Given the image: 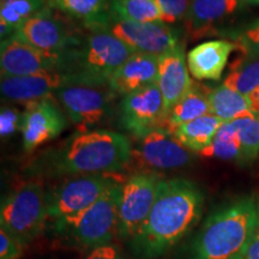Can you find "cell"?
<instances>
[{"instance_id": "cell-1", "label": "cell", "mask_w": 259, "mask_h": 259, "mask_svg": "<svg viewBox=\"0 0 259 259\" xmlns=\"http://www.w3.org/2000/svg\"><path fill=\"white\" fill-rule=\"evenodd\" d=\"M204 193L193 181L162 179L147 221L131 240L138 259H157L192 231L202 218Z\"/></svg>"}, {"instance_id": "cell-2", "label": "cell", "mask_w": 259, "mask_h": 259, "mask_svg": "<svg viewBox=\"0 0 259 259\" xmlns=\"http://www.w3.org/2000/svg\"><path fill=\"white\" fill-rule=\"evenodd\" d=\"M132 145L118 132L79 131L37 156L27 169L32 177L69 178L118 173L131 162Z\"/></svg>"}, {"instance_id": "cell-3", "label": "cell", "mask_w": 259, "mask_h": 259, "mask_svg": "<svg viewBox=\"0 0 259 259\" xmlns=\"http://www.w3.org/2000/svg\"><path fill=\"white\" fill-rule=\"evenodd\" d=\"M258 227V210L250 197L236 199L213 211L200 228L192 246V259L242 257Z\"/></svg>"}, {"instance_id": "cell-4", "label": "cell", "mask_w": 259, "mask_h": 259, "mask_svg": "<svg viewBox=\"0 0 259 259\" xmlns=\"http://www.w3.org/2000/svg\"><path fill=\"white\" fill-rule=\"evenodd\" d=\"M122 183L115 184L82 211L53 221L52 228L63 239L92 250L113 244L119 236V198Z\"/></svg>"}, {"instance_id": "cell-5", "label": "cell", "mask_w": 259, "mask_h": 259, "mask_svg": "<svg viewBox=\"0 0 259 259\" xmlns=\"http://www.w3.org/2000/svg\"><path fill=\"white\" fill-rule=\"evenodd\" d=\"M136 52L108 31H92L83 45L70 51L66 72L78 83L108 87L115 71Z\"/></svg>"}, {"instance_id": "cell-6", "label": "cell", "mask_w": 259, "mask_h": 259, "mask_svg": "<svg viewBox=\"0 0 259 259\" xmlns=\"http://www.w3.org/2000/svg\"><path fill=\"white\" fill-rule=\"evenodd\" d=\"M47 221V192L37 181L22 184L3 199L0 228L24 246L41 235Z\"/></svg>"}, {"instance_id": "cell-7", "label": "cell", "mask_w": 259, "mask_h": 259, "mask_svg": "<svg viewBox=\"0 0 259 259\" xmlns=\"http://www.w3.org/2000/svg\"><path fill=\"white\" fill-rule=\"evenodd\" d=\"M120 181L124 180L116 173L65 178L47 192L48 220L53 222L82 211Z\"/></svg>"}, {"instance_id": "cell-8", "label": "cell", "mask_w": 259, "mask_h": 259, "mask_svg": "<svg viewBox=\"0 0 259 259\" xmlns=\"http://www.w3.org/2000/svg\"><path fill=\"white\" fill-rule=\"evenodd\" d=\"M88 28L92 31H108L139 53L160 58L179 46V34L163 22L138 23L116 17L109 11L105 17L94 22Z\"/></svg>"}, {"instance_id": "cell-9", "label": "cell", "mask_w": 259, "mask_h": 259, "mask_svg": "<svg viewBox=\"0 0 259 259\" xmlns=\"http://www.w3.org/2000/svg\"><path fill=\"white\" fill-rule=\"evenodd\" d=\"M162 178L155 171H139L124 180L119 198V238L131 240L153 209Z\"/></svg>"}, {"instance_id": "cell-10", "label": "cell", "mask_w": 259, "mask_h": 259, "mask_svg": "<svg viewBox=\"0 0 259 259\" xmlns=\"http://www.w3.org/2000/svg\"><path fill=\"white\" fill-rule=\"evenodd\" d=\"M70 51H42L25 44L14 35L6 40H3L0 46L2 78L30 76V74L51 72V71L65 72L69 64Z\"/></svg>"}, {"instance_id": "cell-11", "label": "cell", "mask_w": 259, "mask_h": 259, "mask_svg": "<svg viewBox=\"0 0 259 259\" xmlns=\"http://www.w3.org/2000/svg\"><path fill=\"white\" fill-rule=\"evenodd\" d=\"M112 90L94 84H70L58 90L56 96L67 116L80 131H90L109 111Z\"/></svg>"}, {"instance_id": "cell-12", "label": "cell", "mask_w": 259, "mask_h": 259, "mask_svg": "<svg viewBox=\"0 0 259 259\" xmlns=\"http://www.w3.org/2000/svg\"><path fill=\"white\" fill-rule=\"evenodd\" d=\"M137 141V145L132 147L131 162L148 171L178 169L187 166L192 158L191 151L163 127L155 128Z\"/></svg>"}, {"instance_id": "cell-13", "label": "cell", "mask_w": 259, "mask_h": 259, "mask_svg": "<svg viewBox=\"0 0 259 259\" xmlns=\"http://www.w3.org/2000/svg\"><path fill=\"white\" fill-rule=\"evenodd\" d=\"M15 35L25 44L46 52H66L79 46L69 27L48 6L25 21Z\"/></svg>"}, {"instance_id": "cell-14", "label": "cell", "mask_w": 259, "mask_h": 259, "mask_svg": "<svg viewBox=\"0 0 259 259\" xmlns=\"http://www.w3.org/2000/svg\"><path fill=\"white\" fill-rule=\"evenodd\" d=\"M121 125L136 138H142L163 125V100L157 83L130 94L120 105Z\"/></svg>"}, {"instance_id": "cell-15", "label": "cell", "mask_w": 259, "mask_h": 259, "mask_svg": "<svg viewBox=\"0 0 259 259\" xmlns=\"http://www.w3.org/2000/svg\"><path fill=\"white\" fill-rule=\"evenodd\" d=\"M65 115L51 97L28 103L22 113L21 134L25 153H32L47 142L53 141L66 128Z\"/></svg>"}, {"instance_id": "cell-16", "label": "cell", "mask_w": 259, "mask_h": 259, "mask_svg": "<svg viewBox=\"0 0 259 259\" xmlns=\"http://www.w3.org/2000/svg\"><path fill=\"white\" fill-rule=\"evenodd\" d=\"M77 83L78 80L74 74L64 71H51L30 76L2 78L0 92L3 99L28 105L48 99L64 87Z\"/></svg>"}, {"instance_id": "cell-17", "label": "cell", "mask_w": 259, "mask_h": 259, "mask_svg": "<svg viewBox=\"0 0 259 259\" xmlns=\"http://www.w3.org/2000/svg\"><path fill=\"white\" fill-rule=\"evenodd\" d=\"M157 85L163 100L164 124L171 108L189 93L192 87L185 51L180 45L158 58Z\"/></svg>"}, {"instance_id": "cell-18", "label": "cell", "mask_w": 259, "mask_h": 259, "mask_svg": "<svg viewBox=\"0 0 259 259\" xmlns=\"http://www.w3.org/2000/svg\"><path fill=\"white\" fill-rule=\"evenodd\" d=\"M157 78L158 57L136 52L115 71L108 88L125 97L157 83Z\"/></svg>"}, {"instance_id": "cell-19", "label": "cell", "mask_w": 259, "mask_h": 259, "mask_svg": "<svg viewBox=\"0 0 259 259\" xmlns=\"http://www.w3.org/2000/svg\"><path fill=\"white\" fill-rule=\"evenodd\" d=\"M240 6V0H192L185 18L186 34L192 38L211 36L216 25L226 21Z\"/></svg>"}, {"instance_id": "cell-20", "label": "cell", "mask_w": 259, "mask_h": 259, "mask_svg": "<svg viewBox=\"0 0 259 259\" xmlns=\"http://www.w3.org/2000/svg\"><path fill=\"white\" fill-rule=\"evenodd\" d=\"M235 50H238V46L226 40L206 41L197 45L187 53L190 73L198 80H219L229 56Z\"/></svg>"}, {"instance_id": "cell-21", "label": "cell", "mask_w": 259, "mask_h": 259, "mask_svg": "<svg viewBox=\"0 0 259 259\" xmlns=\"http://www.w3.org/2000/svg\"><path fill=\"white\" fill-rule=\"evenodd\" d=\"M223 124L221 119L211 113L180 125L171 134L191 153H200L212 143Z\"/></svg>"}, {"instance_id": "cell-22", "label": "cell", "mask_w": 259, "mask_h": 259, "mask_svg": "<svg viewBox=\"0 0 259 259\" xmlns=\"http://www.w3.org/2000/svg\"><path fill=\"white\" fill-rule=\"evenodd\" d=\"M210 113L229 122L242 116L253 115L251 113V103L248 95L235 92L226 85H220L208 93Z\"/></svg>"}, {"instance_id": "cell-23", "label": "cell", "mask_w": 259, "mask_h": 259, "mask_svg": "<svg viewBox=\"0 0 259 259\" xmlns=\"http://www.w3.org/2000/svg\"><path fill=\"white\" fill-rule=\"evenodd\" d=\"M209 113L210 106L208 94L204 93L196 84L192 83L189 93L171 108L166 121H164L163 128L173 132L180 125L198 119Z\"/></svg>"}, {"instance_id": "cell-24", "label": "cell", "mask_w": 259, "mask_h": 259, "mask_svg": "<svg viewBox=\"0 0 259 259\" xmlns=\"http://www.w3.org/2000/svg\"><path fill=\"white\" fill-rule=\"evenodd\" d=\"M47 0H0L2 41L14 36L17 29L46 6Z\"/></svg>"}, {"instance_id": "cell-25", "label": "cell", "mask_w": 259, "mask_h": 259, "mask_svg": "<svg viewBox=\"0 0 259 259\" xmlns=\"http://www.w3.org/2000/svg\"><path fill=\"white\" fill-rule=\"evenodd\" d=\"M223 85L244 95H250L259 87V58L241 54L232 63Z\"/></svg>"}, {"instance_id": "cell-26", "label": "cell", "mask_w": 259, "mask_h": 259, "mask_svg": "<svg viewBox=\"0 0 259 259\" xmlns=\"http://www.w3.org/2000/svg\"><path fill=\"white\" fill-rule=\"evenodd\" d=\"M48 6L58 9L71 18L89 25L108 15L109 0H47Z\"/></svg>"}, {"instance_id": "cell-27", "label": "cell", "mask_w": 259, "mask_h": 259, "mask_svg": "<svg viewBox=\"0 0 259 259\" xmlns=\"http://www.w3.org/2000/svg\"><path fill=\"white\" fill-rule=\"evenodd\" d=\"M109 11L116 17L138 23L161 21V10L155 0H109Z\"/></svg>"}, {"instance_id": "cell-28", "label": "cell", "mask_w": 259, "mask_h": 259, "mask_svg": "<svg viewBox=\"0 0 259 259\" xmlns=\"http://www.w3.org/2000/svg\"><path fill=\"white\" fill-rule=\"evenodd\" d=\"M241 148L242 162L259 156V115L242 116L229 121Z\"/></svg>"}, {"instance_id": "cell-29", "label": "cell", "mask_w": 259, "mask_h": 259, "mask_svg": "<svg viewBox=\"0 0 259 259\" xmlns=\"http://www.w3.org/2000/svg\"><path fill=\"white\" fill-rule=\"evenodd\" d=\"M199 155L225 161H242L240 144L229 122H223L212 143L200 151Z\"/></svg>"}, {"instance_id": "cell-30", "label": "cell", "mask_w": 259, "mask_h": 259, "mask_svg": "<svg viewBox=\"0 0 259 259\" xmlns=\"http://www.w3.org/2000/svg\"><path fill=\"white\" fill-rule=\"evenodd\" d=\"M235 38V45L241 54L259 58V18L246 25Z\"/></svg>"}, {"instance_id": "cell-31", "label": "cell", "mask_w": 259, "mask_h": 259, "mask_svg": "<svg viewBox=\"0 0 259 259\" xmlns=\"http://www.w3.org/2000/svg\"><path fill=\"white\" fill-rule=\"evenodd\" d=\"M161 10V21L164 24H177L185 21L192 0H155Z\"/></svg>"}, {"instance_id": "cell-32", "label": "cell", "mask_w": 259, "mask_h": 259, "mask_svg": "<svg viewBox=\"0 0 259 259\" xmlns=\"http://www.w3.org/2000/svg\"><path fill=\"white\" fill-rule=\"evenodd\" d=\"M22 114L12 107H3L0 112V136L3 139L11 137L15 132L21 131Z\"/></svg>"}, {"instance_id": "cell-33", "label": "cell", "mask_w": 259, "mask_h": 259, "mask_svg": "<svg viewBox=\"0 0 259 259\" xmlns=\"http://www.w3.org/2000/svg\"><path fill=\"white\" fill-rule=\"evenodd\" d=\"M25 246L15 236L0 229V259H19Z\"/></svg>"}, {"instance_id": "cell-34", "label": "cell", "mask_w": 259, "mask_h": 259, "mask_svg": "<svg viewBox=\"0 0 259 259\" xmlns=\"http://www.w3.org/2000/svg\"><path fill=\"white\" fill-rule=\"evenodd\" d=\"M85 259H126L122 252L114 244H108L93 248Z\"/></svg>"}, {"instance_id": "cell-35", "label": "cell", "mask_w": 259, "mask_h": 259, "mask_svg": "<svg viewBox=\"0 0 259 259\" xmlns=\"http://www.w3.org/2000/svg\"><path fill=\"white\" fill-rule=\"evenodd\" d=\"M242 257L244 259H259V225Z\"/></svg>"}, {"instance_id": "cell-36", "label": "cell", "mask_w": 259, "mask_h": 259, "mask_svg": "<svg viewBox=\"0 0 259 259\" xmlns=\"http://www.w3.org/2000/svg\"><path fill=\"white\" fill-rule=\"evenodd\" d=\"M248 99L251 103V113L253 115H259V87L248 95Z\"/></svg>"}, {"instance_id": "cell-37", "label": "cell", "mask_w": 259, "mask_h": 259, "mask_svg": "<svg viewBox=\"0 0 259 259\" xmlns=\"http://www.w3.org/2000/svg\"><path fill=\"white\" fill-rule=\"evenodd\" d=\"M240 2L247 3V4H255V5H259V0H240Z\"/></svg>"}, {"instance_id": "cell-38", "label": "cell", "mask_w": 259, "mask_h": 259, "mask_svg": "<svg viewBox=\"0 0 259 259\" xmlns=\"http://www.w3.org/2000/svg\"><path fill=\"white\" fill-rule=\"evenodd\" d=\"M257 210H258V225H259V202L257 204Z\"/></svg>"}, {"instance_id": "cell-39", "label": "cell", "mask_w": 259, "mask_h": 259, "mask_svg": "<svg viewBox=\"0 0 259 259\" xmlns=\"http://www.w3.org/2000/svg\"><path fill=\"white\" fill-rule=\"evenodd\" d=\"M235 259H244V257H238V258H235Z\"/></svg>"}]
</instances>
